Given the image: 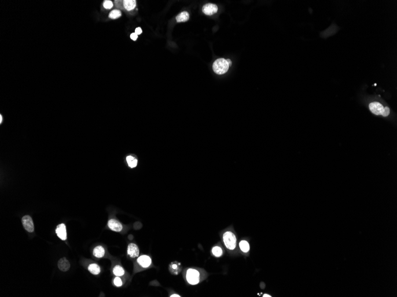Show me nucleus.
<instances>
[{
  "instance_id": "nucleus-1",
  "label": "nucleus",
  "mask_w": 397,
  "mask_h": 297,
  "mask_svg": "<svg viewBox=\"0 0 397 297\" xmlns=\"http://www.w3.org/2000/svg\"><path fill=\"white\" fill-rule=\"evenodd\" d=\"M229 65L226 59L219 58L216 59L213 63V70L215 73L222 75L226 73L229 69Z\"/></svg>"
},
{
  "instance_id": "nucleus-2",
  "label": "nucleus",
  "mask_w": 397,
  "mask_h": 297,
  "mask_svg": "<svg viewBox=\"0 0 397 297\" xmlns=\"http://www.w3.org/2000/svg\"><path fill=\"white\" fill-rule=\"evenodd\" d=\"M224 243L227 248L234 250L236 247L237 239L235 236L231 231H227L223 236Z\"/></svg>"
},
{
  "instance_id": "nucleus-3",
  "label": "nucleus",
  "mask_w": 397,
  "mask_h": 297,
  "mask_svg": "<svg viewBox=\"0 0 397 297\" xmlns=\"http://www.w3.org/2000/svg\"><path fill=\"white\" fill-rule=\"evenodd\" d=\"M186 279L189 284L196 285L200 281V273L196 269H189L187 271Z\"/></svg>"
},
{
  "instance_id": "nucleus-4",
  "label": "nucleus",
  "mask_w": 397,
  "mask_h": 297,
  "mask_svg": "<svg viewBox=\"0 0 397 297\" xmlns=\"http://www.w3.org/2000/svg\"><path fill=\"white\" fill-rule=\"evenodd\" d=\"M21 222L27 231L29 233H33L34 231V225L33 220L29 215H25L22 218Z\"/></svg>"
},
{
  "instance_id": "nucleus-5",
  "label": "nucleus",
  "mask_w": 397,
  "mask_h": 297,
  "mask_svg": "<svg viewBox=\"0 0 397 297\" xmlns=\"http://www.w3.org/2000/svg\"><path fill=\"white\" fill-rule=\"evenodd\" d=\"M369 109L374 115H379L382 114L384 107L378 102H373L369 104Z\"/></svg>"
},
{
  "instance_id": "nucleus-6",
  "label": "nucleus",
  "mask_w": 397,
  "mask_h": 297,
  "mask_svg": "<svg viewBox=\"0 0 397 297\" xmlns=\"http://www.w3.org/2000/svg\"><path fill=\"white\" fill-rule=\"evenodd\" d=\"M108 226L112 231L119 232L123 230V225L121 224L116 219H111L108 222Z\"/></svg>"
},
{
  "instance_id": "nucleus-7",
  "label": "nucleus",
  "mask_w": 397,
  "mask_h": 297,
  "mask_svg": "<svg viewBox=\"0 0 397 297\" xmlns=\"http://www.w3.org/2000/svg\"><path fill=\"white\" fill-rule=\"evenodd\" d=\"M127 254L132 258L138 257L139 255V250L138 246L134 243H130L127 248Z\"/></svg>"
},
{
  "instance_id": "nucleus-8",
  "label": "nucleus",
  "mask_w": 397,
  "mask_h": 297,
  "mask_svg": "<svg viewBox=\"0 0 397 297\" xmlns=\"http://www.w3.org/2000/svg\"><path fill=\"white\" fill-rule=\"evenodd\" d=\"M56 233L58 237L62 240H65L67 239V231H66V226L64 224H59L55 230Z\"/></svg>"
},
{
  "instance_id": "nucleus-9",
  "label": "nucleus",
  "mask_w": 397,
  "mask_h": 297,
  "mask_svg": "<svg viewBox=\"0 0 397 297\" xmlns=\"http://www.w3.org/2000/svg\"><path fill=\"white\" fill-rule=\"evenodd\" d=\"M218 10V7L213 4H207L203 7L202 11L204 14L208 16H211L216 13Z\"/></svg>"
},
{
  "instance_id": "nucleus-10",
  "label": "nucleus",
  "mask_w": 397,
  "mask_h": 297,
  "mask_svg": "<svg viewBox=\"0 0 397 297\" xmlns=\"http://www.w3.org/2000/svg\"><path fill=\"white\" fill-rule=\"evenodd\" d=\"M138 263L143 267H148L152 263L151 258L147 255H143L138 259Z\"/></svg>"
},
{
  "instance_id": "nucleus-11",
  "label": "nucleus",
  "mask_w": 397,
  "mask_h": 297,
  "mask_svg": "<svg viewBox=\"0 0 397 297\" xmlns=\"http://www.w3.org/2000/svg\"><path fill=\"white\" fill-rule=\"evenodd\" d=\"M58 267L60 270L62 272H66L70 269V264L69 262L66 259V258L63 257L59 260L58 262Z\"/></svg>"
},
{
  "instance_id": "nucleus-12",
  "label": "nucleus",
  "mask_w": 397,
  "mask_h": 297,
  "mask_svg": "<svg viewBox=\"0 0 397 297\" xmlns=\"http://www.w3.org/2000/svg\"><path fill=\"white\" fill-rule=\"evenodd\" d=\"M123 6L127 11L133 10L136 6V1L135 0H124Z\"/></svg>"
},
{
  "instance_id": "nucleus-13",
  "label": "nucleus",
  "mask_w": 397,
  "mask_h": 297,
  "mask_svg": "<svg viewBox=\"0 0 397 297\" xmlns=\"http://www.w3.org/2000/svg\"><path fill=\"white\" fill-rule=\"evenodd\" d=\"M93 254L94 256L97 258H101L105 255V249L103 247L98 246L96 247L93 251Z\"/></svg>"
},
{
  "instance_id": "nucleus-14",
  "label": "nucleus",
  "mask_w": 397,
  "mask_h": 297,
  "mask_svg": "<svg viewBox=\"0 0 397 297\" xmlns=\"http://www.w3.org/2000/svg\"><path fill=\"white\" fill-rule=\"evenodd\" d=\"M126 161L128 163V166L130 168H135L138 165V159L133 156L131 155L127 156L126 157Z\"/></svg>"
},
{
  "instance_id": "nucleus-15",
  "label": "nucleus",
  "mask_w": 397,
  "mask_h": 297,
  "mask_svg": "<svg viewBox=\"0 0 397 297\" xmlns=\"http://www.w3.org/2000/svg\"><path fill=\"white\" fill-rule=\"evenodd\" d=\"M189 14L187 11H183L176 17V20L178 23L185 22L189 19Z\"/></svg>"
},
{
  "instance_id": "nucleus-16",
  "label": "nucleus",
  "mask_w": 397,
  "mask_h": 297,
  "mask_svg": "<svg viewBox=\"0 0 397 297\" xmlns=\"http://www.w3.org/2000/svg\"><path fill=\"white\" fill-rule=\"evenodd\" d=\"M88 270H89V271L91 273L94 274V275H98L101 272L100 267L97 264L95 263L90 265L89 267H88Z\"/></svg>"
},
{
  "instance_id": "nucleus-17",
  "label": "nucleus",
  "mask_w": 397,
  "mask_h": 297,
  "mask_svg": "<svg viewBox=\"0 0 397 297\" xmlns=\"http://www.w3.org/2000/svg\"><path fill=\"white\" fill-rule=\"evenodd\" d=\"M239 246H240V248L242 252H243L244 253H247L250 250L249 244L248 243L247 241H246L245 240H242V241H240Z\"/></svg>"
},
{
  "instance_id": "nucleus-18",
  "label": "nucleus",
  "mask_w": 397,
  "mask_h": 297,
  "mask_svg": "<svg viewBox=\"0 0 397 297\" xmlns=\"http://www.w3.org/2000/svg\"><path fill=\"white\" fill-rule=\"evenodd\" d=\"M124 269L119 265L116 266L113 269V273L117 277H121L124 275Z\"/></svg>"
},
{
  "instance_id": "nucleus-19",
  "label": "nucleus",
  "mask_w": 397,
  "mask_h": 297,
  "mask_svg": "<svg viewBox=\"0 0 397 297\" xmlns=\"http://www.w3.org/2000/svg\"><path fill=\"white\" fill-rule=\"evenodd\" d=\"M212 254L215 256V257H220L223 255V250L222 248L218 247V246H215L212 248Z\"/></svg>"
},
{
  "instance_id": "nucleus-20",
  "label": "nucleus",
  "mask_w": 397,
  "mask_h": 297,
  "mask_svg": "<svg viewBox=\"0 0 397 297\" xmlns=\"http://www.w3.org/2000/svg\"><path fill=\"white\" fill-rule=\"evenodd\" d=\"M121 16V13L120 10H113L111 13H109V17L110 18H112V19H116V18L120 17Z\"/></svg>"
},
{
  "instance_id": "nucleus-21",
  "label": "nucleus",
  "mask_w": 397,
  "mask_h": 297,
  "mask_svg": "<svg viewBox=\"0 0 397 297\" xmlns=\"http://www.w3.org/2000/svg\"><path fill=\"white\" fill-rule=\"evenodd\" d=\"M103 6L106 9H111L113 7V3L111 1H108V0H106V1H105L104 2Z\"/></svg>"
},
{
  "instance_id": "nucleus-22",
  "label": "nucleus",
  "mask_w": 397,
  "mask_h": 297,
  "mask_svg": "<svg viewBox=\"0 0 397 297\" xmlns=\"http://www.w3.org/2000/svg\"><path fill=\"white\" fill-rule=\"evenodd\" d=\"M114 285H115L116 286H117V287H120V286H122V285H123L122 281H121V279L118 277H116V278L114 279Z\"/></svg>"
},
{
  "instance_id": "nucleus-23",
  "label": "nucleus",
  "mask_w": 397,
  "mask_h": 297,
  "mask_svg": "<svg viewBox=\"0 0 397 297\" xmlns=\"http://www.w3.org/2000/svg\"><path fill=\"white\" fill-rule=\"evenodd\" d=\"M389 113H390L389 109L388 107H384V109L383 110V111L381 114V115L386 117V116H388L389 115Z\"/></svg>"
},
{
  "instance_id": "nucleus-24",
  "label": "nucleus",
  "mask_w": 397,
  "mask_h": 297,
  "mask_svg": "<svg viewBox=\"0 0 397 297\" xmlns=\"http://www.w3.org/2000/svg\"><path fill=\"white\" fill-rule=\"evenodd\" d=\"M130 38L133 40H136L138 38V35L136 33H133L131 34Z\"/></svg>"
},
{
  "instance_id": "nucleus-25",
  "label": "nucleus",
  "mask_w": 397,
  "mask_h": 297,
  "mask_svg": "<svg viewBox=\"0 0 397 297\" xmlns=\"http://www.w3.org/2000/svg\"><path fill=\"white\" fill-rule=\"evenodd\" d=\"M135 33H136L138 35H140V34L142 33V29H141L140 28H136V30H135Z\"/></svg>"
},
{
  "instance_id": "nucleus-26",
  "label": "nucleus",
  "mask_w": 397,
  "mask_h": 297,
  "mask_svg": "<svg viewBox=\"0 0 397 297\" xmlns=\"http://www.w3.org/2000/svg\"><path fill=\"white\" fill-rule=\"evenodd\" d=\"M226 60H227V62H228L229 66H231V65H232V62L231 61V60L229 59H226Z\"/></svg>"
},
{
  "instance_id": "nucleus-27",
  "label": "nucleus",
  "mask_w": 397,
  "mask_h": 297,
  "mask_svg": "<svg viewBox=\"0 0 397 297\" xmlns=\"http://www.w3.org/2000/svg\"><path fill=\"white\" fill-rule=\"evenodd\" d=\"M170 296H171V297H172V296H177V297H179V296H180V297L181 296L179 295H177V294H172V295H171Z\"/></svg>"
},
{
  "instance_id": "nucleus-28",
  "label": "nucleus",
  "mask_w": 397,
  "mask_h": 297,
  "mask_svg": "<svg viewBox=\"0 0 397 297\" xmlns=\"http://www.w3.org/2000/svg\"><path fill=\"white\" fill-rule=\"evenodd\" d=\"M2 122H3V116L1 115H0V123H2Z\"/></svg>"
},
{
  "instance_id": "nucleus-29",
  "label": "nucleus",
  "mask_w": 397,
  "mask_h": 297,
  "mask_svg": "<svg viewBox=\"0 0 397 297\" xmlns=\"http://www.w3.org/2000/svg\"><path fill=\"white\" fill-rule=\"evenodd\" d=\"M263 296H270V295H264Z\"/></svg>"
}]
</instances>
